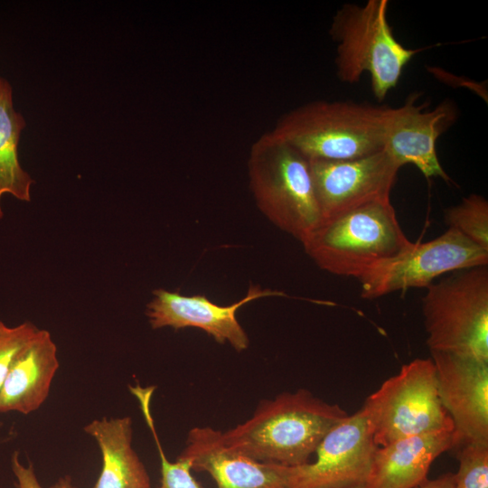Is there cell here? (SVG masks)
Listing matches in <instances>:
<instances>
[{
	"mask_svg": "<svg viewBox=\"0 0 488 488\" xmlns=\"http://www.w3.org/2000/svg\"><path fill=\"white\" fill-rule=\"evenodd\" d=\"M417 488H455L453 474L447 473L436 479H427Z\"/></svg>",
	"mask_w": 488,
	"mask_h": 488,
	"instance_id": "obj_24",
	"label": "cell"
},
{
	"mask_svg": "<svg viewBox=\"0 0 488 488\" xmlns=\"http://www.w3.org/2000/svg\"><path fill=\"white\" fill-rule=\"evenodd\" d=\"M129 390L139 403L145 421L150 429L158 451L161 467V483L158 488H201L192 474V469L189 460L178 456L176 461L171 462L164 453L151 410L155 387H142L137 383L135 386H129Z\"/></svg>",
	"mask_w": 488,
	"mask_h": 488,
	"instance_id": "obj_19",
	"label": "cell"
},
{
	"mask_svg": "<svg viewBox=\"0 0 488 488\" xmlns=\"http://www.w3.org/2000/svg\"><path fill=\"white\" fill-rule=\"evenodd\" d=\"M348 415L300 389L260 402L251 418L222 432V438L257 461L297 466L309 462L325 434Z\"/></svg>",
	"mask_w": 488,
	"mask_h": 488,
	"instance_id": "obj_1",
	"label": "cell"
},
{
	"mask_svg": "<svg viewBox=\"0 0 488 488\" xmlns=\"http://www.w3.org/2000/svg\"><path fill=\"white\" fill-rule=\"evenodd\" d=\"M361 408L377 446L414 436L454 432L452 418L439 398L431 358L403 365L366 399Z\"/></svg>",
	"mask_w": 488,
	"mask_h": 488,
	"instance_id": "obj_7",
	"label": "cell"
},
{
	"mask_svg": "<svg viewBox=\"0 0 488 488\" xmlns=\"http://www.w3.org/2000/svg\"><path fill=\"white\" fill-rule=\"evenodd\" d=\"M275 296L286 295L251 285L240 300L230 305H220L204 295L184 296L156 288L153 291L152 300L146 305L145 315L153 329L194 327L205 332L217 343H228L235 351L243 352L249 347V340L237 318L238 310L256 299Z\"/></svg>",
	"mask_w": 488,
	"mask_h": 488,
	"instance_id": "obj_11",
	"label": "cell"
},
{
	"mask_svg": "<svg viewBox=\"0 0 488 488\" xmlns=\"http://www.w3.org/2000/svg\"><path fill=\"white\" fill-rule=\"evenodd\" d=\"M39 331L31 322L8 326L0 319V389L17 356L33 341Z\"/></svg>",
	"mask_w": 488,
	"mask_h": 488,
	"instance_id": "obj_22",
	"label": "cell"
},
{
	"mask_svg": "<svg viewBox=\"0 0 488 488\" xmlns=\"http://www.w3.org/2000/svg\"><path fill=\"white\" fill-rule=\"evenodd\" d=\"M460 446L458 470L453 474L455 488H488V442Z\"/></svg>",
	"mask_w": 488,
	"mask_h": 488,
	"instance_id": "obj_21",
	"label": "cell"
},
{
	"mask_svg": "<svg viewBox=\"0 0 488 488\" xmlns=\"http://www.w3.org/2000/svg\"><path fill=\"white\" fill-rule=\"evenodd\" d=\"M439 398L454 424V447L488 442V363L430 352Z\"/></svg>",
	"mask_w": 488,
	"mask_h": 488,
	"instance_id": "obj_12",
	"label": "cell"
},
{
	"mask_svg": "<svg viewBox=\"0 0 488 488\" xmlns=\"http://www.w3.org/2000/svg\"><path fill=\"white\" fill-rule=\"evenodd\" d=\"M390 200L374 201L323 220L302 242L322 269L359 278L408 249Z\"/></svg>",
	"mask_w": 488,
	"mask_h": 488,
	"instance_id": "obj_3",
	"label": "cell"
},
{
	"mask_svg": "<svg viewBox=\"0 0 488 488\" xmlns=\"http://www.w3.org/2000/svg\"><path fill=\"white\" fill-rule=\"evenodd\" d=\"M454 432L398 439L377 446L362 488H417L427 480L434 460L454 447Z\"/></svg>",
	"mask_w": 488,
	"mask_h": 488,
	"instance_id": "obj_15",
	"label": "cell"
},
{
	"mask_svg": "<svg viewBox=\"0 0 488 488\" xmlns=\"http://www.w3.org/2000/svg\"><path fill=\"white\" fill-rule=\"evenodd\" d=\"M83 430L96 441L102 457L93 488H151L145 466L132 446L130 417L94 419Z\"/></svg>",
	"mask_w": 488,
	"mask_h": 488,
	"instance_id": "obj_17",
	"label": "cell"
},
{
	"mask_svg": "<svg viewBox=\"0 0 488 488\" xmlns=\"http://www.w3.org/2000/svg\"><path fill=\"white\" fill-rule=\"evenodd\" d=\"M322 221L374 201L390 200L400 166L383 149L348 160H309Z\"/></svg>",
	"mask_w": 488,
	"mask_h": 488,
	"instance_id": "obj_10",
	"label": "cell"
},
{
	"mask_svg": "<svg viewBox=\"0 0 488 488\" xmlns=\"http://www.w3.org/2000/svg\"><path fill=\"white\" fill-rule=\"evenodd\" d=\"M445 221L448 228L488 250V201L483 196L472 193L465 197L460 203L446 210Z\"/></svg>",
	"mask_w": 488,
	"mask_h": 488,
	"instance_id": "obj_20",
	"label": "cell"
},
{
	"mask_svg": "<svg viewBox=\"0 0 488 488\" xmlns=\"http://www.w3.org/2000/svg\"><path fill=\"white\" fill-rule=\"evenodd\" d=\"M11 469L16 480L17 488H43L39 483L32 464L24 465L20 461L19 453L11 458ZM50 488H77L70 476L61 477Z\"/></svg>",
	"mask_w": 488,
	"mask_h": 488,
	"instance_id": "obj_23",
	"label": "cell"
},
{
	"mask_svg": "<svg viewBox=\"0 0 488 488\" xmlns=\"http://www.w3.org/2000/svg\"><path fill=\"white\" fill-rule=\"evenodd\" d=\"M24 127V118L14 108L12 87L0 77V202L5 193L20 201L31 200L34 181L22 168L18 158V144ZM3 216L0 202V219Z\"/></svg>",
	"mask_w": 488,
	"mask_h": 488,
	"instance_id": "obj_18",
	"label": "cell"
},
{
	"mask_svg": "<svg viewBox=\"0 0 488 488\" xmlns=\"http://www.w3.org/2000/svg\"><path fill=\"white\" fill-rule=\"evenodd\" d=\"M388 7L387 0L344 4L336 11L329 30L336 43L338 79L355 84L368 73L379 102L397 86L407 64L422 51L408 48L397 40L388 21Z\"/></svg>",
	"mask_w": 488,
	"mask_h": 488,
	"instance_id": "obj_5",
	"label": "cell"
},
{
	"mask_svg": "<svg viewBox=\"0 0 488 488\" xmlns=\"http://www.w3.org/2000/svg\"><path fill=\"white\" fill-rule=\"evenodd\" d=\"M377 446L362 408L348 415L323 437L314 462L288 466L286 488H352L363 486Z\"/></svg>",
	"mask_w": 488,
	"mask_h": 488,
	"instance_id": "obj_9",
	"label": "cell"
},
{
	"mask_svg": "<svg viewBox=\"0 0 488 488\" xmlns=\"http://www.w3.org/2000/svg\"><path fill=\"white\" fill-rule=\"evenodd\" d=\"M57 346L47 330L17 356L0 389V413L36 411L49 396L59 369Z\"/></svg>",
	"mask_w": 488,
	"mask_h": 488,
	"instance_id": "obj_16",
	"label": "cell"
},
{
	"mask_svg": "<svg viewBox=\"0 0 488 488\" xmlns=\"http://www.w3.org/2000/svg\"><path fill=\"white\" fill-rule=\"evenodd\" d=\"M248 173L259 211L302 243L322 221L309 160L269 131L251 145Z\"/></svg>",
	"mask_w": 488,
	"mask_h": 488,
	"instance_id": "obj_4",
	"label": "cell"
},
{
	"mask_svg": "<svg viewBox=\"0 0 488 488\" xmlns=\"http://www.w3.org/2000/svg\"><path fill=\"white\" fill-rule=\"evenodd\" d=\"M352 488H362V486H358V487H352Z\"/></svg>",
	"mask_w": 488,
	"mask_h": 488,
	"instance_id": "obj_25",
	"label": "cell"
},
{
	"mask_svg": "<svg viewBox=\"0 0 488 488\" xmlns=\"http://www.w3.org/2000/svg\"><path fill=\"white\" fill-rule=\"evenodd\" d=\"M412 94L405 103L393 108L388 127L384 150L401 167L415 165L427 179H451L442 167L436 154V141L455 118V106L443 101L431 110L418 104Z\"/></svg>",
	"mask_w": 488,
	"mask_h": 488,
	"instance_id": "obj_13",
	"label": "cell"
},
{
	"mask_svg": "<svg viewBox=\"0 0 488 488\" xmlns=\"http://www.w3.org/2000/svg\"><path fill=\"white\" fill-rule=\"evenodd\" d=\"M427 288L422 311L430 352L488 363L487 266L454 271Z\"/></svg>",
	"mask_w": 488,
	"mask_h": 488,
	"instance_id": "obj_6",
	"label": "cell"
},
{
	"mask_svg": "<svg viewBox=\"0 0 488 488\" xmlns=\"http://www.w3.org/2000/svg\"><path fill=\"white\" fill-rule=\"evenodd\" d=\"M394 108L316 100L284 114L272 130L308 160H348L384 149Z\"/></svg>",
	"mask_w": 488,
	"mask_h": 488,
	"instance_id": "obj_2",
	"label": "cell"
},
{
	"mask_svg": "<svg viewBox=\"0 0 488 488\" xmlns=\"http://www.w3.org/2000/svg\"><path fill=\"white\" fill-rule=\"evenodd\" d=\"M179 457L192 469L208 473L217 488H286L288 466L257 461L228 446L222 432L211 427H194Z\"/></svg>",
	"mask_w": 488,
	"mask_h": 488,
	"instance_id": "obj_14",
	"label": "cell"
},
{
	"mask_svg": "<svg viewBox=\"0 0 488 488\" xmlns=\"http://www.w3.org/2000/svg\"><path fill=\"white\" fill-rule=\"evenodd\" d=\"M487 265L488 250L448 228L437 238L412 243L399 255L368 269L358 278L361 296L374 299L408 288L427 287L444 274Z\"/></svg>",
	"mask_w": 488,
	"mask_h": 488,
	"instance_id": "obj_8",
	"label": "cell"
}]
</instances>
